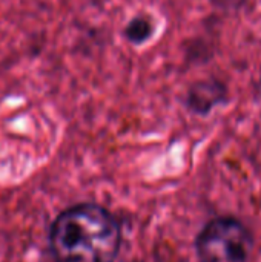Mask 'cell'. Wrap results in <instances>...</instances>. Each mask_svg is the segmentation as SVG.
<instances>
[{
	"label": "cell",
	"mask_w": 261,
	"mask_h": 262,
	"mask_svg": "<svg viewBox=\"0 0 261 262\" xmlns=\"http://www.w3.org/2000/svg\"><path fill=\"white\" fill-rule=\"evenodd\" d=\"M49 246L57 262H112L120 249V227L103 207L78 204L54 221Z\"/></svg>",
	"instance_id": "6da1fadb"
},
{
	"label": "cell",
	"mask_w": 261,
	"mask_h": 262,
	"mask_svg": "<svg viewBox=\"0 0 261 262\" xmlns=\"http://www.w3.org/2000/svg\"><path fill=\"white\" fill-rule=\"evenodd\" d=\"M252 249L249 230L235 218H215L197 238L202 262H246Z\"/></svg>",
	"instance_id": "7a4b0ae2"
},
{
	"label": "cell",
	"mask_w": 261,
	"mask_h": 262,
	"mask_svg": "<svg viewBox=\"0 0 261 262\" xmlns=\"http://www.w3.org/2000/svg\"><path fill=\"white\" fill-rule=\"evenodd\" d=\"M226 100V88L215 81H200L194 84L188 95V106L198 114L209 112L214 106H217L220 101Z\"/></svg>",
	"instance_id": "3957f363"
},
{
	"label": "cell",
	"mask_w": 261,
	"mask_h": 262,
	"mask_svg": "<svg viewBox=\"0 0 261 262\" xmlns=\"http://www.w3.org/2000/svg\"><path fill=\"white\" fill-rule=\"evenodd\" d=\"M126 38L132 43H143L152 34V23L146 17H135L126 26Z\"/></svg>",
	"instance_id": "277c9868"
},
{
	"label": "cell",
	"mask_w": 261,
	"mask_h": 262,
	"mask_svg": "<svg viewBox=\"0 0 261 262\" xmlns=\"http://www.w3.org/2000/svg\"><path fill=\"white\" fill-rule=\"evenodd\" d=\"M260 91H261V81H260Z\"/></svg>",
	"instance_id": "5b68a950"
}]
</instances>
